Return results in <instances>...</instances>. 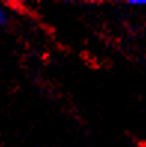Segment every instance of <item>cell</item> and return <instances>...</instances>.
Here are the masks:
<instances>
[{"mask_svg":"<svg viewBox=\"0 0 146 147\" xmlns=\"http://www.w3.org/2000/svg\"><path fill=\"white\" fill-rule=\"evenodd\" d=\"M145 147H146V146H145Z\"/></svg>","mask_w":146,"mask_h":147,"instance_id":"obj_3","label":"cell"},{"mask_svg":"<svg viewBox=\"0 0 146 147\" xmlns=\"http://www.w3.org/2000/svg\"><path fill=\"white\" fill-rule=\"evenodd\" d=\"M128 5L137 6V7H146V0H130Z\"/></svg>","mask_w":146,"mask_h":147,"instance_id":"obj_2","label":"cell"},{"mask_svg":"<svg viewBox=\"0 0 146 147\" xmlns=\"http://www.w3.org/2000/svg\"><path fill=\"white\" fill-rule=\"evenodd\" d=\"M7 22H9V12L0 6V27H5Z\"/></svg>","mask_w":146,"mask_h":147,"instance_id":"obj_1","label":"cell"}]
</instances>
